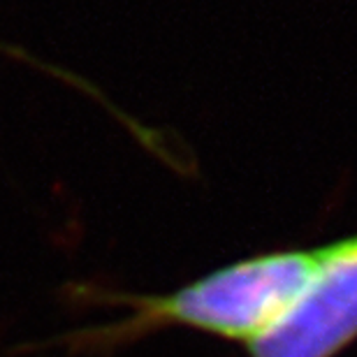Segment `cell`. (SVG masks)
Here are the masks:
<instances>
[{
	"instance_id": "obj_1",
	"label": "cell",
	"mask_w": 357,
	"mask_h": 357,
	"mask_svg": "<svg viewBox=\"0 0 357 357\" xmlns=\"http://www.w3.org/2000/svg\"><path fill=\"white\" fill-rule=\"evenodd\" d=\"M325 244L276 248L216 267L165 292L98 290L121 316L70 337L77 351L112 353L151 334L188 330L251 346L281 320L323 265Z\"/></svg>"
},
{
	"instance_id": "obj_2",
	"label": "cell",
	"mask_w": 357,
	"mask_h": 357,
	"mask_svg": "<svg viewBox=\"0 0 357 357\" xmlns=\"http://www.w3.org/2000/svg\"><path fill=\"white\" fill-rule=\"evenodd\" d=\"M357 341V232L325 244L323 265L248 357H339Z\"/></svg>"
}]
</instances>
